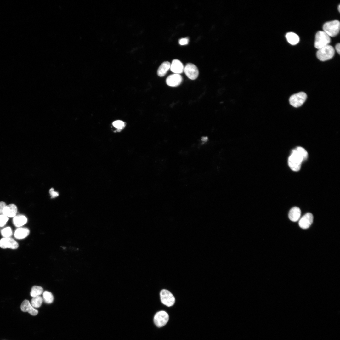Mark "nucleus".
Wrapping results in <instances>:
<instances>
[{
	"mask_svg": "<svg viewBox=\"0 0 340 340\" xmlns=\"http://www.w3.org/2000/svg\"><path fill=\"white\" fill-rule=\"evenodd\" d=\"M308 156V153L304 148L298 147L292 151L288 159V165L293 171H298L302 162L305 160Z\"/></svg>",
	"mask_w": 340,
	"mask_h": 340,
	"instance_id": "1",
	"label": "nucleus"
},
{
	"mask_svg": "<svg viewBox=\"0 0 340 340\" xmlns=\"http://www.w3.org/2000/svg\"><path fill=\"white\" fill-rule=\"evenodd\" d=\"M340 27L339 21L337 20H334L325 23L323 29V31L330 37H334L338 33Z\"/></svg>",
	"mask_w": 340,
	"mask_h": 340,
	"instance_id": "2",
	"label": "nucleus"
},
{
	"mask_svg": "<svg viewBox=\"0 0 340 340\" xmlns=\"http://www.w3.org/2000/svg\"><path fill=\"white\" fill-rule=\"evenodd\" d=\"M330 37L323 31H319L315 35L314 46L319 49L329 45L331 42Z\"/></svg>",
	"mask_w": 340,
	"mask_h": 340,
	"instance_id": "3",
	"label": "nucleus"
},
{
	"mask_svg": "<svg viewBox=\"0 0 340 340\" xmlns=\"http://www.w3.org/2000/svg\"><path fill=\"white\" fill-rule=\"evenodd\" d=\"M335 50L332 46L328 45L317 51L316 56L319 60L325 61L332 59L334 55Z\"/></svg>",
	"mask_w": 340,
	"mask_h": 340,
	"instance_id": "4",
	"label": "nucleus"
},
{
	"mask_svg": "<svg viewBox=\"0 0 340 340\" xmlns=\"http://www.w3.org/2000/svg\"><path fill=\"white\" fill-rule=\"evenodd\" d=\"M160 299L162 303L167 307L173 306L175 302V298L169 291L166 289L162 290L160 293Z\"/></svg>",
	"mask_w": 340,
	"mask_h": 340,
	"instance_id": "5",
	"label": "nucleus"
},
{
	"mask_svg": "<svg viewBox=\"0 0 340 340\" xmlns=\"http://www.w3.org/2000/svg\"><path fill=\"white\" fill-rule=\"evenodd\" d=\"M307 95L303 92H300L292 95L289 99L290 104L295 107L301 106L305 102Z\"/></svg>",
	"mask_w": 340,
	"mask_h": 340,
	"instance_id": "6",
	"label": "nucleus"
},
{
	"mask_svg": "<svg viewBox=\"0 0 340 340\" xmlns=\"http://www.w3.org/2000/svg\"><path fill=\"white\" fill-rule=\"evenodd\" d=\"M169 315L165 311L162 310L157 312L154 317V321L155 325L160 327L165 326L169 320Z\"/></svg>",
	"mask_w": 340,
	"mask_h": 340,
	"instance_id": "7",
	"label": "nucleus"
},
{
	"mask_svg": "<svg viewBox=\"0 0 340 340\" xmlns=\"http://www.w3.org/2000/svg\"><path fill=\"white\" fill-rule=\"evenodd\" d=\"M187 77L192 80L196 79L199 75L198 70L196 66L191 63L186 64L184 70Z\"/></svg>",
	"mask_w": 340,
	"mask_h": 340,
	"instance_id": "8",
	"label": "nucleus"
},
{
	"mask_svg": "<svg viewBox=\"0 0 340 340\" xmlns=\"http://www.w3.org/2000/svg\"><path fill=\"white\" fill-rule=\"evenodd\" d=\"M18 246V243L11 237H3L0 239V247L2 248L15 249Z\"/></svg>",
	"mask_w": 340,
	"mask_h": 340,
	"instance_id": "9",
	"label": "nucleus"
},
{
	"mask_svg": "<svg viewBox=\"0 0 340 340\" xmlns=\"http://www.w3.org/2000/svg\"><path fill=\"white\" fill-rule=\"evenodd\" d=\"M183 78L180 74H173L169 76L166 78V83L169 86L175 87L182 82Z\"/></svg>",
	"mask_w": 340,
	"mask_h": 340,
	"instance_id": "10",
	"label": "nucleus"
},
{
	"mask_svg": "<svg viewBox=\"0 0 340 340\" xmlns=\"http://www.w3.org/2000/svg\"><path fill=\"white\" fill-rule=\"evenodd\" d=\"M313 219V215L310 213H307L300 218L298 223L299 225L303 229H307L312 224Z\"/></svg>",
	"mask_w": 340,
	"mask_h": 340,
	"instance_id": "11",
	"label": "nucleus"
},
{
	"mask_svg": "<svg viewBox=\"0 0 340 340\" xmlns=\"http://www.w3.org/2000/svg\"><path fill=\"white\" fill-rule=\"evenodd\" d=\"M21 310L24 312H28L31 315L35 316L38 313V311L35 309L27 300H24L20 306Z\"/></svg>",
	"mask_w": 340,
	"mask_h": 340,
	"instance_id": "12",
	"label": "nucleus"
},
{
	"mask_svg": "<svg viewBox=\"0 0 340 340\" xmlns=\"http://www.w3.org/2000/svg\"><path fill=\"white\" fill-rule=\"evenodd\" d=\"M184 68L183 64L179 60L174 59L172 61L170 69L173 73L179 74L183 72Z\"/></svg>",
	"mask_w": 340,
	"mask_h": 340,
	"instance_id": "13",
	"label": "nucleus"
},
{
	"mask_svg": "<svg viewBox=\"0 0 340 340\" xmlns=\"http://www.w3.org/2000/svg\"><path fill=\"white\" fill-rule=\"evenodd\" d=\"M17 208L16 205L10 204L7 205L3 211V214L8 217H14L16 216Z\"/></svg>",
	"mask_w": 340,
	"mask_h": 340,
	"instance_id": "14",
	"label": "nucleus"
},
{
	"mask_svg": "<svg viewBox=\"0 0 340 340\" xmlns=\"http://www.w3.org/2000/svg\"><path fill=\"white\" fill-rule=\"evenodd\" d=\"M30 233V230L26 228L19 227L15 231L14 236L17 239H22L27 237Z\"/></svg>",
	"mask_w": 340,
	"mask_h": 340,
	"instance_id": "15",
	"label": "nucleus"
},
{
	"mask_svg": "<svg viewBox=\"0 0 340 340\" xmlns=\"http://www.w3.org/2000/svg\"><path fill=\"white\" fill-rule=\"evenodd\" d=\"M301 214L300 209L297 207H294L291 208L288 213L289 219L293 222H296L300 218Z\"/></svg>",
	"mask_w": 340,
	"mask_h": 340,
	"instance_id": "16",
	"label": "nucleus"
},
{
	"mask_svg": "<svg viewBox=\"0 0 340 340\" xmlns=\"http://www.w3.org/2000/svg\"><path fill=\"white\" fill-rule=\"evenodd\" d=\"M27 221V218L22 215H16L13 217V224L15 226L18 227L22 226L26 224Z\"/></svg>",
	"mask_w": 340,
	"mask_h": 340,
	"instance_id": "17",
	"label": "nucleus"
},
{
	"mask_svg": "<svg viewBox=\"0 0 340 340\" xmlns=\"http://www.w3.org/2000/svg\"><path fill=\"white\" fill-rule=\"evenodd\" d=\"M170 63L168 61H165L163 62L157 70L158 75L160 77L164 76L170 68Z\"/></svg>",
	"mask_w": 340,
	"mask_h": 340,
	"instance_id": "18",
	"label": "nucleus"
},
{
	"mask_svg": "<svg viewBox=\"0 0 340 340\" xmlns=\"http://www.w3.org/2000/svg\"><path fill=\"white\" fill-rule=\"evenodd\" d=\"M286 37L288 42L292 45L296 44L299 41L298 36L293 32L287 33L286 35Z\"/></svg>",
	"mask_w": 340,
	"mask_h": 340,
	"instance_id": "19",
	"label": "nucleus"
},
{
	"mask_svg": "<svg viewBox=\"0 0 340 340\" xmlns=\"http://www.w3.org/2000/svg\"><path fill=\"white\" fill-rule=\"evenodd\" d=\"M167 164L166 159H159L156 163V167L158 171L161 173L166 168Z\"/></svg>",
	"mask_w": 340,
	"mask_h": 340,
	"instance_id": "20",
	"label": "nucleus"
},
{
	"mask_svg": "<svg viewBox=\"0 0 340 340\" xmlns=\"http://www.w3.org/2000/svg\"><path fill=\"white\" fill-rule=\"evenodd\" d=\"M43 289L40 286H34L31 289L30 295L32 297L40 296L43 293Z\"/></svg>",
	"mask_w": 340,
	"mask_h": 340,
	"instance_id": "21",
	"label": "nucleus"
},
{
	"mask_svg": "<svg viewBox=\"0 0 340 340\" xmlns=\"http://www.w3.org/2000/svg\"><path fill=\"white\" fill-rule=\"evenodd\" d=\"M43 300V298L40 296L33 297L31 301V304L34 308H39L41 306Z\"/></svg>",
	"mask_w": 340,
	"mask_h": 340,
	"instance_id": "22",
	"label": "nucleus"
},
{
	"mask_svg": "<svg viewBox=\"0 0 340 340\" xmlns=\"http://www.w3.org/2000/svg\"><path fill=\"white\" fill-rule=\"evenodd\" d=\"M42 293L43 298L46 303L50 304L53 302L54 297L51 292L45 291Z\"/></svg>",
	"mask_w": 340,
	"mask_h": 340,
	"instance_id": "23",
	"label": "nucleus"
},
{
	"mask_svg": "<svg viewBox=\"0 0 340 340\" xmlns=\"http://www.w3.org/2000/svg\"><path fill=\"white\" fill-rule=\"evenodd\" d=\"M1 233L3 237H11L13 234L12 229L10 227L3 229L1 231Z\"/></svg>",
	"mask_w": 340,
	"mask_h": 340,
	"instance_id": "24",
	"label": "nucleus"
},
{
	"mask_svg": "<svg viewBox=\"0 0 340 340\" xmlns=\"http://www.w3.org/2000/svg\"><path fill=\"white\" fill-rule=\"evenodd\" d=\"M113 126L118 130H121L123 129L125 126V123L124 122L121 120H116L114 121L112 123Z\"/></svg>",
	"mask_w": 340,
	"mask_h": 340,
	"instance_id": "25",
	"label": "nucleus"
},
{
	"mask_svg": "<svg viewBox=\"0 0 340 340\" xmlns=\"http://www.w3.org/2000/svg\"><path fill=\"white\" fill-rule=\"evenodd\" d=\"M9 219V218L3 214L0 215V227L4 226Z\"/></svg>",
	"mask_w": 340,
	"mask_h": 340,
	"instance_id": "26",
	"label": "nucleus"
},
{
	"mask_svg": "<svg viewBox=\"0 0 340 340\" xmlns=\"http://www.w3.org/2000/svg\"><path fill=\"white\" fill-rule=\"evenodd\" d=\"M49 193L51 198H54L59 196L58 193L54 191V189L53 188H51L50 189Z\"/></svg>",
	"mask_w": 340,
	"mask_h": 340,
	"instance_id": "27",
	"label": "nucleus"
},
{
	"mask_svg": "<svg viewBox=\"0 0 340 340\" xmlns=\"http://www.w3.org/2000/svg\"><path fill=\"white\" fill-rule=\"evenodd\" d=\"M189 40L187 38H183L180 39L179 41V44L180 45H185L188 44Z\"/></svg>",
	"mask_w": 340,
	"mask_h": 340,
	"instance_id": "28",
	"label": "nucleus"
},
{
	"mask_svg": "<svg viewBox=\"0 0 340 340\" xmlns=\"http://www.w3.org/2000/svg\"><path fill=\"white\" fill-rule=\"evenodd\" d=\"M190 152V150L188 148L182 149L180 151V153L182 155L186 156L188 155Z\"/></svg>",
	"mask_w": 340,
	"mask_h": 340,
	"instance_id": "29",
	"label": "nucleus"
},
{
	"mask_svg": "<svg viewBox=\"0 0 340 340\" xmlns=\"http://www.w3.org/2000/svg\"><path fill=\"white\" fill-rule=\"evenodd\" d=\"M7 205L3 201L0 202V215L3 214V211Z\"/></svg>",
	"mask_w": 340,
	"mask_h": 340,
	"instance_id": "30",
	"label": "nucleus"
},
{
	"mask_svg": "<svg viewBox=\"0 0 340 340\" xmlns=\"http://www.w3.org/2000/svg\"><path fill=\"white\" fill-rule=\"evenodd\" d=\"M335 49L337 52L339 54L340 53V44L339 43H338L336 45Z\"/></svg>",
	"mask_w": 340,
	"mask_h": 340,
	"instance_id": "31",
	"label": "nucleus"
},
{
	"mask_svg": "<svg viewBox=\"0 0 340 340\" xmlns=\"http://www.w3.org/2000/svg\"><path fill=\"white\" fill-rule=\"evenodd\" d=\"M207 139L208 138L207 137H203L201 138V141L203 144H204L207 142Z\"/></svg>",
	"mask_w": 340,
	"mask_h": 340,
	"instance_id": "32",
	"label": "nucleus"
},
{
	"mask_svg": "<svg viewBox=\"0 0 340 340\" xmlns=\"http://www.w3.org/2000/svg\"><path fill=\"white\" fill-rule=\"evenodd\" d=\"M181 170V171L183 172H186L188 171V169L186 166H184L182 167Z\"/></svg>",
	"mask_w": 340,
	"mask_h": 340,
	"instance_id": "33",
	"label": "nucleus"
},
{
	"mask_svg": "<svg viewBox=\"0 0 340 340\" xmlns=\"http://www.w3.org/2000/svg\"><path fill=\"white\" fill-rule=\"evenodd\" d=\"M338 11H339V12H340V5H338Z\"/></svg>",
	"mask_w": 340,
	"mask_h": 340,
	"instance_id": "34",
	"label": "nucleus"
}]
</instances>
